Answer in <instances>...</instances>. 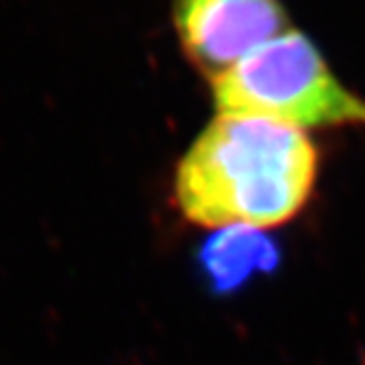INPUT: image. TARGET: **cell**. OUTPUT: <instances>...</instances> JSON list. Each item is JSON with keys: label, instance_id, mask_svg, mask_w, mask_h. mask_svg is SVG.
Listing matches in <instances>:
<instances>
[{"label": "cell", "instance_id": "cell-1", "mask_svg": "<svg viewBox=\"0 0 365 365\" xmlns=\"http://www.w3.org/2000/svg\"><path fill=\"white\" fill-rule=\"evenodd\" d=\"M317 176L319 152L304 130L218 113L180 156L174 202L202 229H275L304 212Z\"/></svg>", "mask_w": 365, "mask_h": 365}, {"label": "cell", "instance_id": "cell-2", "mask_svg": "<svg viewBox=\"0 0 365 365\" xmlns=\"http://www.w3.org/2000/svg\"><path fill=\"white\" fill-rule=\"evenodd\" d=\"M218 113L273 119L297 130L365 128V99L348 88L304 31L289 29L212 82Z\"/></svg>", "mask_w": 365, "mask_h": 365}, {"label": "cell", "instance_id": "cell-3", "mask_svg": "<svg viewBox=\"0 0 365 365\" xmlns=\"http://www.w3.org/2000/svg\"><path fill=\"white\" fill-rule=\"evenodd\" d=\"M172 22L182 53L210 82L291 29L282 0H172Z\"/></svg>", "mask_w": 365, "mask_h": 365}]
</instances>
